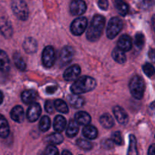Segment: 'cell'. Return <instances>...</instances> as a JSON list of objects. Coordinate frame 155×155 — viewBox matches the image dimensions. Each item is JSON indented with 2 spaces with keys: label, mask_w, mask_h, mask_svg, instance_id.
<instances>
[{
  "label": "cell",
  "mask_w": 155,
  "mask_h": 155,
  "mask_svg": "<svg viewBox=\"0 0 155 155\" xmlns=\"http://www.w3.org/2000/svg\"><path fill=\"white\" fill-rule=\"evenodd\" d=\"M113 113L116 117V120L120 123V124L126 125L129 122V116L126 112L121 107L116 106L113 108Z\"/></svg>",
  "instance_id": "4fadbf2b"
},
{
  "label": "cell",
  "mask_w": 155,
  "mask_h": 155,
  "mask_svg": "<svg viewBox=\"0 0 155 155\" xmlns=\"http://www.w3.org/2000/svg\"><path fill=\"white\" fill-rule=\"evenodd\" d=\"M98 6L100 7V8H101L102 10H107L109 6V2L107 0H99L98 1Z\"/></svg>",
  "instance_id": "f35d334b"
},
{
  "label": "cell",
  "mask_w": 155,
  "mask_h": 155,
  "mask_svg": "<svg viewBox=\"0 0 155 155\" xmlns=\"http://www.w3.org/2000/svg\"><path fill=\"white\" fill-rule=\"evenodd\" d=\"M66 126V120L64 116L58 115L55 117L53 122V129L56 132H62Z\"/></svg>",
  "instance_id": "d6986e66"
},
{
  "label": "cell",
  "mask_w": 155,
  "mask_h": 155,
  "mask_svg": "<svg viewBox=\"0 0 155 155\" xmlns=\"http://www.w3.org/2000/svg\"><path fill=\"white\" fill-rule=\"evenodd\" d=\"M54 107L57 111L60 112L62 113H68V107L67 106L66 103L64 101L60 99H58L55 101Z\"/></svg>",
  "instance_id": "1f68e13d"
},
{
  "label": "cell",
  "mask_w": 155,
  "mask_h": 155,
  "mask_svg": "<svg viewBox=\"0 0 155 155\" xmlns=\"http://www.w3.org/2000/svg\"><path fill=\"white\" fill-rule=\"evenodd\" d=\"M87 26V19L80 17L74 19L71 25V31L74 35L80 36L84 32Z\"/></svg>",
  "instance_id": "8992f818"
},
{
  "label": "cell",
  "mask_w": 155,
  "mask_h": 155,
  "mask_svg": "<svg viewBox=\"0 0 155 155\" xmlns=\"http://www.w3.org/2000/svg\"><path fill=\"white\" fill-rule=\"evenodd\" d=\"M50 125H51V121L50 119L47 116H44L40 120L39 123V129L42 132H47L50 129Z\"/></svg>",
  "instance_id": "4dcf8cb0"
},
{
  "label": "cell",
  "mask_w": 155,
  "mask_h": 155,
  "mask_svg": "<svg viewBox=\"0 0 155 155\" xmlns=\"http://www.w3.org/2000/svg\"><path fill=\"white\" fill-rule=\"evenodd\" d=\"M145 84L142 78L140 76H134L129 83V90L132 96L136 99H141L144 93Z\"/></svg>",
  "instance_id": "3957f363"
},
{
  "label": "cell",
  "mask_w": 155,
  "mask_h": 155,
  "mask_svg": "<svg viewBox=\"0 0 155 155\" xmlns=\"http://www.w3.org/2000/svg\"><path fill=\"white\" fill-rule=\"evenodd\" d=\"M77 145L79 147H81V149H84V150H89L92 148V144L89 141L86 139H83V138H79L78 139L77 141Z\"/></svg>",
  "instance_id": "836d02e7"
},
{
  "label": "cell",
  "mask_w": 155,
  "mask_h": 155,
  "mask_svg": "<svg viewBox=\"0 0 155 155\" xmlns=\"http://www.w3.org/2000/svg\"><path fill=\"white\" fill-rule=\"evenodd\" d=\"M87 9V5L84 0H72L70 4V12L74 16L84 14Z\"/></svg>",
  "instance_id": "ba28073f"
},
{
  "label": "cell",
  "mask_w": 155,
  "mask_h": 155,
  "mask_svg": "<svg viewBox=\"0 0 155 155\" xmlns=\"http://www.w3.org/2000/svg\"><path fill=\"white\" fill-rule=\"evenodd\" d=\"M62 155H72V154H71V152L68 151V150H64V151L62 152Z\"/></svg>",
  "instance_id": "f6af8a7d"
},
{
  "label": "cell",
  "mask_w": 155,
  "mask_h": 155,
  "mask_svg": "<svg viewBox=\"0 0 155 155\" xmlns=\"http://www.w3.org/2000/svg\"><path fill=\"white\" fill-rule=\"evenodd\" d=\"M148 56L149 58L153 61V62H155V50H153V49H150V50H149Z\"/></svg>",
  "instance_id": "ab89813d"
},
{
  "label": "cell",
  "mask_w": 155,
  "mask_h": 155,
  "mask_svg": "<svg viewBox=\"0 0 155 155\" xmlns=\"http://www.w3.org/2000/svg\"><path fill=\"white\" fill-rule=\"evenodd\" d=\"M147 155H155V144H151L149 147Z\"/></svg>",
  "instance_id": "60d3db41"
},
{
  "label": "cell",
  "mask_w": 155,
  "mask_h": 155,
  "mask_svg": "<svg viewBox=\"0 0 155 155\" xmlns=\"http://www.w3.org/2000/svg\"><path fill=\"white\" fill-rule=\"evenodd\" d=\"M100 123L106 129H110L114 125V120H113V117L110 114L105 113V114L102 115L101 116Z\"/></svg>",
  "instance_id": "4316f807"
},
{
  "label": "cell",
  "mask_w": 155,
  "mask_h": 155,
  "mask_svg": "<svg viewBox=\"0 0 155 155\" xmlns=\"http://www.w3.org/2000/svg\"><path fill=\"white\" fill-rule=\"evenodd\" d=\"M46 141L50 144H59L63 141V137L59 132H56V133L50 134V135L46 138Z\"/></svg>",
  "instance_id": "83f0119b"
},
{
  "label": "cell",
  "mask_w": 155,
  "mask_h": 155,
  "mask_svg": "<svg viewBox=\"0 0 155 155\" xmlns=\"http://www.w3.org/2000/svg\"><path fill=\"white\" fill-rule=\"evenodd\" d=\"M123 27V21L120 18H112L109 21L107 28V37L113 39L120 34Z\"/></svg>",
  "instance_id": "5b68a950"
},
{
  "label": "cell",
  "mask_w": 155,
  "mask_h": 155,
  "mask_svg": "<svg viewBox=\"0 0 155 155\" xmlns=\"http://www.w3.org/2000/svg\"><path fill=\"white\" fill-rule=\"evenodd\" d=\"M23 48L27 53L32 54L37 50V43L35 39L32 37H28L25 40L23 44Z\"/></svg>",
  "instance_id": "9a60e30c"
},
{
  "label": "cell",
  "mask_w": 155,
  "mask_h": 155,
  "mask_svg": "<svg viewBox=\"0 0 155 155\" xmlns=\"http://www.w3.org/2000/svg\"><path fill=\"white\" fill-rule=\"evenodd\" d=\"M74 120L77 122L78 125L81 126H87L91 121V117L87 113L84 111L78 112L74 116Z\"/></svg>",
  "instance_id": "e0dca14e"
},
{
  "label": "cell",
  "mask_w": 155,
  "mask_h": 155,
  "mask_svg": "<svg viewBox=\"0 0 155 155\" xmlns=\"http://www.w3.org/2000/svg\"><path fill=\"white\" fill-rule=\"evenodd\" d=\"M127 155H138L136 138L133 135H130L129 136V145Z\"/></svg>",
  "instance_id": "f546056e"
},
{
  "label": "cell",
  "mask_w": 155,
  "mask_h": 155,
  "mask_svg": "<svg viewBox=\"0 0 155 155\" xmlns=\"http://www.w3.org/2000/svg\"><path fill=\"white\" fill-rule=\"evenodd\" d=\"M3 101V94H2V91H0V104H2Z\"/></svg>",
  "instance_id": "bcb514c9"
},
{
  "label": "cell",
  "mask_w": 155,
  "mask_h": 155,
  "mask_svg": "<svg viewBox=\"0 0 155 155\" xmlns=\"http://www.w3.org/2000/svg\"><path fill=\"white\" fill-rule=\"evenodd\" d=\"M45 110H46V111H47L48 113H50V114L53 113V112H54V110H55L54 104H53L51 101H46Z\"/></svg>",
  "instance_id": "74e56055"
},
{
  "label": "cell",
  "mask_w": 155,
  "mask_h": 155,
  "mask_svg": "<svg viewBox=\"0 0 155 155\" xmlns=\"http://www.w3.org/2000/svg\"><path fill=\"white\" fill-rule=\"evenodd\" d=\"M10 68V61L8 56L3 50H0V70L8 71Z\"/></svg>",
  "instance_id": "7402d4cb"
},
{
  "label": "cell",
  "mask_w": 155,
  "mask_h": 155,
  "mask_svg": "<svg viewBox=\"0 0 155 155\" xmlns=\"http://www.w3.org/2000/svg\"><path fill=\"white\" fill-rule=\"evenodd\" d=\"M13 59H14L15 65L16 68L18 69H19L20 71H25L26 69V63H25V61L24 60V58L22 57L20 55V53H15L13 56Z\"/></svg>",
  "instance_id": "f1b7e54d"
},
{
  "label": "cell",
  "mask_w": 155,
  "mask_h": 155,
  "mask_svg": "<svg viewBox=\"0 0 155 155\" xmlns=\"http://www.w3.org/2000/svg\"><path fill=\"white\" fill-rule=\"evenodd\" d=\"M80 74H81V68H80V66L78 65H74L65 69V72L63 74V77L65 81H71L77 79Z\"/></svg>",
  "instance_id": "8fae6325"
},
{
  "label": "cell",
  "mask_w": 155,
  "mask_h": 155,
  "mask_svg": "<svg viewBox=\"0 0 155 155\" xmlns=\"http://www.w3.org/2000/svg\"><path fill=\"white\" fill-rule=\"evenodd\" d=\"M56 89H57V87H56V86H51V87H48L47 88V92L49 94H53L56 91Z\"/></svg>",
  "instance_id": "b9f144b4"
},
{
  "label": "cell",
  "mask_w": 155,
  "mask_h": 155,
  "mask_svg": "<svg viewBox=\"0 0 155 155\" xmlns=\"http://www.w3.org/2000/svg\"><path fill=\"white\" fill-rule=\"evenodd\" d=\"M73 56H74V50L72 47L68 46L63 47L59 53V64L61 66L69 64L72 60Z\"/></svg>",
  "instance_id": "9c48e42d"
},
{
  "label": "cell",
  "mask_w": 155,
  "mask_h": 155,
  "mask_svg": "<svg viewBox=\"0 0 155 155\" xmlns=\"http://www.w3.org/2000/svg\"><path fill=\"white\" fill-rule=\"evenodd\" d=\"M9 126L8 121L2 115H0V137L7 138L9 135Z\"/></svg>",
  "instance_id": "44dd1931"
},
{
  "label": "cell",
  "mask_w": 155,
  "mask_h": 155,
  "mask_svg": "<svg viewBox=\"0 0 155 155\" xmlns=\"http://www.w3.org/2000/svg\"><path fill=\"white\" fill-rule=\"evenodd\" d=\"M132 38L129 37V35H124L121 36L119 39L118 43H117V47L120 49L121 50L124 52L129 51L132 49Z\"/></svg>",
  "instance_id": "5bb4252c"
},
{
  "label": "cell",
  "mask_w": 155,
  "mask_h": 155,
  "mask_svg": "<svg viewBox=\"0 0 155 155\" xmlns=\"http://www.w3.org/2000/svg\"><path fill=\"white\" fill-rule=\"evenodd\" d=\"M115 5L116 8L121 15L125 16L128 14L129 12V5L123 0H116L115 2Z\"/></svg>",
  "instance_id": "484cf974"
},
{
  "label": "cell",
  "mask_w": 155,
  "mask_h": 155,
  "mask_svg": "<svg viewBox=\"0 0 155 155\" xmlns=\"http://www.w3.org/2000/svg\"><path fill=\"white\" fill-rule=\"evenodd\" d=\"M37 98V93L35 91L27 90L22 92L21 100L26 104H31L34 103V101Z\"/></svg>",
  "instance_id": "ac0fdd59"
},
{
  "label": "cell",
  "mask_w": 155,
  "mask_h": 155,
  "mask_svg": "<svg viewBox=\"0 0 155 155\" xmlns=\"http://www.w3.org/2000/svg\"><path fill=\"white\" fill-rule=\"evenodd\" d=\"M111 140L113 141V143L118 144V145H121L123 142V137H122L121 133H120V132H118V131L112 134Z\"/></svg>",
  "instance_id": "d590c367"
},
{
  "label": "cell",
  "mask_w": 155,
  "mask_h": 155,
  "mask_svg": "<svg viewBox=\"0 0 155 155\" xmlns=\"http://www.w3.org/2000/svg\"><path fill=\"white\" fill-rule=\"evenodd\" d=\"M11 118L12 120L17 123H22L25 120V111L22 107L21 106H16L12 110L10 113Z\"/></svg>",
  "instance_id": "2e32d148"
},
{
  "label": "cell",
  "mask_w": 155,
  "mask_h": 155,
  "mask_svg": "<svg viewBox=\"0 0 155 155\" xmlns=\"http://www.w3.org/2000/svg\"><path fill=\"white\" fill-rule=\"evenodd\" d=\"M112 57L116 62L120 64H124L126 62V56L125 52L119 49L118 47L115 48L112 52Z\"/></svg>",
  "instance_id": "603a6c76"
},
{
  "label": "cell",
  "mask_w": 155,
  "mask_h": 155,
  "mask_svg": "<svg viewBox=\"0 0 155 155\" xmlns=\"http://www.w3.org/2000/svg\"><path fill=\"white\" fill-rule=\"evenodd\" d=\"M79 130V126L78 124L77 123V122L74 120H71L68 123V126H67L66 129V135L67 136L69 137V138H72L74 137L78 132Z\"/></svg>",
  "instance_id": "d4e9b609"
},
{
  "label": "cell",
  "mask_w": 155,
  "mask_h": 155,
  "mask_svg": "<svg viewBox=\"0 0 155 155\" xmlns=\"http://www.w3.org/2000/svg\"><path fill=\"white\" fill-rule=\"evenodd\" d=\"M0 33L6 38H9L12 35V26L9 21L5 18H0Z\"/></svg>",
  "instance_id": "7c38bea8"
},
{
  "label": "cell",
  "mask_w": 155,
  "mask_h": 155,
  "mask_svg": "<svg viewBox=\"0 0 155 155\" xmlns=\"http://www.w3.org/2000/svg\"><path fill=\"white\" fill-rule=\"evenodd\" d=\"M152 25H153V29H154V31H155V15H153V17H152Z\"/></svg>",
  "instance_id": "ee69618b"
},
{
  "label": "cell",
  "mask_w": 155,
  "mask_h": 155,
  "mask_svg": "<svg viewBox=\"0 0 155 155\" xmlns=\"http://www.w3.org/2000/svg\"><path fill=\"white\" fill-rule=\"evenodd\" d=\"M144 41H145V38H144V36L141 33H138L135 35V44L138 48H142L143 46L144 45Z\"/></svg>",
  "instance_id": "e575fe53"
},
{
  "label": "cell",
  "mask_w": 155,
  "mask_h": 155,
  "mask_svg": "<svg viewBox=\"0 0 155 155\" xmlns=\"http://www.w3.org/2000/svg\"><path fill=\"white\" fill-rule=\"evenodd\" d=\"M150 110L152 112V113H155V101H153L151 104L150 105Z\"/></svg>",
  "instance_id": "7bdbcfd3"
},
{
  "label": "cell",
  "mask_w": 155,
  "mask_h": 155,
  "mask_svg": "<svg viewBox=\"0 0 155 155\" xmlns=\"http://www.w3.org/2000/svg\"><path fill=\"white\" fill-rule=\"evenodd\" d=\"M105 23L106 20L104 16L97 15L93 18L87 31V38L89 41L95 42L99 40L105 26Z\"/></svg>",
  "instance_id": "6da1fadb"
},
{
  "label": "cell",
  "mask_w": 155,
  "mask_h": 155,
  "mask_svg": "<svg viewBox=\"0 0 155 155\" xmlns=\"http://www.w3.org/2000/svg\"><path fill=\"white\" fill-rule=\"evenodd\" d=\"M143 71L144 74L149 78H152L155 75V68L153 65H152L150 63H145L143 65Z\"/></svg>",
  "instance_id": "d6a6232c"
},
{
  "label": "cell",
  "mask_w": 155,
  "mask_h": 155,
  "mask_svg": "<svg viewBox=\"0 0 155 155\" xmlns=\"http://www.w3.org/2000/svg\"><path fill=\"white\" fill-rule=\"evenodd\" d=\"M44 155H59V150H58L57 147L56 146L53 145V144H50L46 148Z\"/></svg>",
  "instance_id": "8d00e7d4"
},
{
  "label": "cell",
  "mask_w": 155,
  "mask_h": 155,
  "mask_svg": "<svg viewBox=\"0 0 155 155\" xmlns=\"http://www.w3.org/2000/svg\"><path fill=\"white\" fill-rule=\"evenodd\" d=\"M56 61V52L51 46H48L44 48L42 54V62L44 66L50 68L53 66Z\"/></svg>",
  "instance_id": "52a82bcc"
},
{
  "label": "cell",
  "mask_w": 155,
  "mask_h": 155,
  "mask_svg": "<svg viewBox=\"0 0 155 155\" xmlns=\"http://www.w3.org/2000/svg\"><path fill=\"white\" fill-rule=\"evenodd\" d=\"M68 101L71 107L74 108H81L84 104V98L81 97V96H78V94H74L68 96Z\"/></svg>",
  "instance_id": "ffe728a7"
},
{
  "label": "cell",
  "mask_w": 155,
  "mask_h": 155,
  "mask_svg": "<svg viewBox=\"0 0 155 155\" xmlns=\"http://www.w3.org/2000/svg\"><path fill=\"white\" fill-rule=\"evenodd\" d=\"M12 9L15 15L21 21H26L29 15V10L26 2L24 0H13Z\"/></svg>",
  "instance_id": "277c9868"
},
{
  "label": "cell",
  "mask_w": 155,
  "mask_h": 155,
  "mask_svg": "<svg viewBox=\"0 0 155 155\" xmlns=\"http://www.w3.org/2000/svg\"><path fill=\"white\" fill-rule=\"evenodd\" d=\"M82 133L86 138L88 139H94L97 137V129L94 126L87 125L84 127Z\"/></svg>",
  "instance_id": "cb8c5ba5"
},
{
  "label": "cell",
  "mask_w": 155,
  "mask_h": 155,
  "mask_svg": "<svg viewBox=\"0 0 155 155\" xmlns=\"http://www.w3.org/2000/svg\"><path fill=\"white\" fill-rule=\"evenodd\" d=\"M41 114V107L37 103H33L29 106L27 112V117L30 122L37 121Z\"/></svg>",
  "instance_id": "30bf717a"
},
{
  "label": "cell",
  "mask_w": 155,
  "mask_h": 155,
  "mask_svg": "<svg viewBox=\"0 0 155 155\" xmlns=\"http://www.w3.org/2000/svg\"><path fill=\"white\" fill-rule=\"evenodd\" d=\"M96 87V81L89 76H83L78 78L71 85V91L74 94H81L94 90Z\"/></svg>",
  "instance_id": "7a4b0ae2"
}]
</instances>
